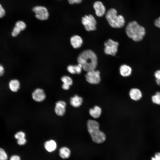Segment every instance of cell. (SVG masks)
<instances>
[{"mask_svg":"<svg viewBox=\"0 0 160 160\" xmlns=\"http://www.w3.org/2000/svg\"><path fill=\"white\" fill-rule=\"evenodd\" d=\"M33 99L35 101L40 102L44 100L46 97L44 91L42 89H36L32 94Z\"/></svg>","mask_w":160,"mask_h":160,"instance_id":"obj_10","label":"cell"},{"mask_svg":"<svg viewBox=\"0 0 160 160\" xmlns=\"http://www.w3.org/2000/svg\"><path fill=\"white\" fill-rule=\"evenodd\" d=\"M70 42L74 48L77 49L81 46L83 43V40L81 37L76 35L72 36L71 38Z\"/></svg>","mask_w":160,"mask_h":160,"instance_id":"obj_12","label":"cell"},{"mask_svg":"<svg viewBox=\"0 0 160 160\" xmlns=\"http://www.w3.org/2000/svg\"><path fill=\"white\" fill-rule=\"evenodd\" d=\"M10 160H21L20 157L17 155H13L10 158Z\"/></svg>","mask_w":160,"mask_h":160,"instance_id":"obj_32","label":"cell"},{"mask_svg":"<svg viewBox=\"0 0 160 160\" xmlns=\"http://www.w3.org/2000/svg\"><path fill=\"white\" fill-rule=\"evenodd\" d=\"M154 75L156 84L160 85V70L156 71L154 72Z\"/></svg>","mask_w":160,"mask_h":160,"instance_id":"obj_26","label":"cell"},{"mask_svg":"<svg viewBox=\"0 0 160 160\" xmlns=\"http://www.w3.org/2000/svg\"><path fill=\"white\" fill-rule=\"evenodd\" d=\"M70 86L68 84L63 83L62 85V87L64 89L67 90L69 89Z\"/></svg>","mask_w":160,"mask_h":160,"instance_id":"obj_34","label":"cell"},{"mask_svg":"<svg viewBox=\"0 0 160 160\" xmlns=\"http://www.w3.org/2000/svg\"><path fill=\"white\" fill-rule=\"evenodd\" d=\"M5 14V10L2 5L0 3V18L3 17Z\"/></svg>","mask_w":160,"mask_h":160,"instance_id":"obj_28","label":"cell"},{"mask_svg":"<svg viewBox=\"0 0 160 160\" xmlns=\"http://www.w3.org/2000/svg\"><path fill=\"white\" fill-rule=\"evenodd\" d=\"M105 18L110 25L113 28H121L125 24L124 17L122 15H118L117 10L113 8L107 11L105 13Z\"/></svg>","mask_w":160,"mask_h":160,"instance_id":"obj_4","label":"cell"},{"mask_svg":"<svg viewBox=\"0 0 160 160\" xmlns=\"http://www.w3.org/2000/svg\"><path fill=\"white\" fill-rule=\"evenodd\" d=\"M100 72L98 70H92L87 72L85 75L86 81L92 84H97L100 81Z\"/></svg>","mask_w":160,"mask_h":160,"instance_id":"obj_8","label":"cell"},{"mask_svg":"<svg viewBox=\"0 0 160 160\" xmlns=\"http://www.w3.org/2000/svg\"><path fill=\"white\" fill-rule=\"evenodd\" d=\"M93 6L97 16L101 17L106 13V8L101 1H96L93 3Z\"/></svg>","mask_w":160,"mask_h":160,"instance_id":"obj_9","label":"cell"},{"mask_svg":"<svg viewBox=\"0 0 160 160\" xmlns=\"http://www.w3.org/2000/svg\"><path fill=\"white\" fill-rule=\"evenodd\" d=\"M44 145L45 149L49 152H52L54 151L57 147L56 143L52 140L46 141Z\"/></svg>","mask_w":160,"mask_h":160,"instance_id":"obj_16","label":"cell"},{"mask_svg":"<svg viewBox=\"0 0 160 160\" xmlns=\"http://www.w3.org/2000/svg\"><path fill=\"white\" fill-rule=\"evenodd\" d=\"M8 86L9 90L12 92H15L18 91L20 86L19 81L16 79H13L9 82Z\"/></svg>","mask_w":160,"mask_h":160,"instance_id":"obj_15","label":"cell"},{"mask_svg":"<svg viewBox=\"0 0 160 160\" xmlns=\"http://www.w3.org/2000/svg\"><path fill=\"white\" fill-rule=\"evenodd\" d=\"M61 80L63 83L65 84L71 86L73 84V80L69 76H65L61 78Z\"/></svg>","mask_w":160,"mask_h":160,"instance_id":"obj_23","label":"cell"},{"mask_svg":"<svg viewBox=\"0 0 160 160\" xmlns=\"http://www.w3.org/2000/svg\"><path fill=\"white\" fill-rule=\"evenodd\" d=\"M154 24L156 27L160 29V16L155 20Z\"/></svg>","mask_w":160,"mask_h":160,"instance_id":"obj_29","label":"cell"},{"mask_svg":"<svg viewBox=\"0 0 160 160\" xmlns=\"http://www.w3.org/2000/svg\"><path fill=\"white\" fill-rule=\"evenodd\" d=\"M33 11L35 13L36 18L41 20H47L49 17L48 10L45 7L41 6H36L32 9Z\"/></svg>","mask_w":160,"mask_h":160,"instance_id":"obj_7","label":"cell"},{"mask_svg":"<svg viewBox=\"0 0 160 160\" xmlns=\"http://www.w3.org/2000/svg\"><path fill=\"white\" fill-rule=\"evenodd\" d=\"M78 63L87 72L95 70L97 64V57L95 53L90 50H86L81 52L77 58Z\"/></svg>","mask_w":160,"mask_h":160,"instance_id":"obj_1","label":"cell"},{"mask_svg":"<svg viewBox=\"0 0 160 160\" xmlns=\"http://www.w3.org/2000/svg\"><path fill=\"white\" fill-rule=\"evenodd\" d=\"M105 53L107 55L114 56L118 51L119 44L111 39H109L104 43Z\"/></svg>","mask_w":160,"mask_h":160,"instance_id":"obj_6","label":"cell"},{"mask_svg":"<svg viewBox=\"0 0 160 160\" xmlns=\"http://www.w3.org/2000/svg\"><path fill=\"white\" fill-rule=\"evenodd\" d=\"M88 131L92 141L97 143H101L106 140L105 134L100 130V125L97 121L89 119L87 123Z\"/></svg>","mask_w":160,"mask_h":160,"instance_id":"obj_3","label":"cell"},{"mask_svg":"<svg viewBox=\"0 0 160 160\" xmlns=\"http://www.w3.org/2000/svg\"><path fill=\"white\" fill-rule=\"evenodd\" d=\"M81 23L86 30L87 31L96 30V21L94 17L92 15H85L82 18Z\"/></svg>","mask_w":160,"mask_h":160,"instance_id":"obj_5","label":"cell"},{"mask_svg":"<svg viewBox=\"0 0 160 160\" xmlns=\"http://www.w3.org/2000/svg\"><path fill=\"white\" fill-rule=\"evenodd\" d=\"M151 160H160V153H156L154 157L151 158Z\"/></svg>","mask_w":160,"mask_h":160,"instance_id":"obj_31","label":"cell"},{"mask_svg":"<svg viewBox=\"0 0 160 160\" xmlns=\"http://www.w3.org/2000/svg\"><path fill=\"white\" fill-rule=\"evenodd\" d=\"M82 97L77 95H76L70 99L71 105L74 107H78L80 106L83 102Z\"/></svg>","mask_w":160,"mask_h":160,"instance_id":"obj_19","label":"cell"},{"mask_svg":"<svg viewBox=\"0 0 160 160\" xmlns=\"http://www.w3.org/2000/svg\"><path fill=\"white\" fill-rule=\"evenodd\" d=\"M82 69V65L79 63L75 65H69L67 68L68 71L72 74H79L81 73Z\"/></svg>","mask_w":160,"mask_h":160,"instance_id":"obj_18","label":"cell"},{"mask_svg":"<svg viewBox=\"0 0 160 160\" xmlns=\"http://www.w3.org/2000/svg\"><path fill=\"white\" fill-rule=\"evenodd\" d=\"M8 156L5 151L0 148V160H7Z\"/></svg>","mask_w":160,"mask_h":160,"instance_id":"obj_25","label":"cell"},{"mask_svg":"<svg viewBox=\"0 0 160 160\" xmlns=\"http://www.w3.org/2000/svg\"><path fill=\"white\" fill-rule=\"evenodd\" d=\"M71 152L70 149L66 147H63L60 148L59 150V155L63 159H67L69 157Z\"/></svg>","mask_w":160,"mask_h":160,"instance_id":"obj_21","label":"cell"},{"mask_svg":"<svg viewBox=\"0 0 160 160\" xmlns=\"http://www.w3.org/2000/svg\"><path fill=\"white\" fill-rule=\"evenodd\" d=\"M4 68L3 66L0 64V77L2 76L4 73Z\"/></svg>","mask_w":160,"mask_h":160,"instance_id":"obj_33","label":"cell"},{"mask_svg":"<svg viewBox=\"0 0 160 160\" xmlns=\"http://www.w3.org/2000/svg\"><path fill=\"white\" fill-rule=\"evenodd\" d=\"M153 102L157 105H160V92H157L152 97Z\"/></svg>","mask_w":160,"mask_h":160,"instance_id":"obj_22","label":"cell"},{"mask_svg":"<svg viewBox=\"0 0 160 160\" xmlns=\"http://www.w3.org/2000/svg\"><path fill=\"white\" fill-rule=\"evenodd\" d=\"M90 115L93 118L96 119L99 118L101 114L102 109L99 106H95L89 111Z\"/></svg>","mask_w":160,"mask_h":160,"instance_id":"obj_20","label":"cell"},{"mask_svg":"<svg viewBox=\"0 0 160 160\" xmlns=\"http://www.w3.org/2000/svg\"><path fill=\"white\" fill-rule=\"evenodd\" d=\"M69 3L71 5L75 4H79L80 3L82 0H68Z\"/></svg>","mask_w":160,"mask_h":160,"instance_id":"obj_30","label":"cell"},{"mask_svg":"<svg viewBox=\"0 0 160 160\" xmlns=\"http://www.w3.org/2000/svg\"><path fill=\"white\" fill-rule=\"evenodd\" d=\"M55 111L58 116L63 115L65 112L66 103L63 101H59L56 103Z\"/></svg>","mask_w":160,"mask_h":160,"instance_id":"obj_11","label":"cell"},{"mask_svg":"<svg viewBox=\"0 0 160 160\" xmlns=\"http://www.w3.org/2000/svg\"><path fill=\"white\" fill-rule=\"evenodd\" d=\"M25 133L23 131H19L17 132L14 135L15 138L17 140V143L19 145H25L26 142L25 138Z\"/></svg>","mask_w":160,"mask_h":160,"instance_id":"obj_17","label":"cell"},{"mask_svg":"<svg viewBox=\"0 0 160 160\" xmlns=\"http://www.w3.org/2000/svg\"><path fill=\"white\" fill-rule=\"evenodd\" d=\"M125 32L129 38L136 42L142 40L146 33L145 28L135 20L128 23L126 28Z\"/></svg>","mask_w":160,"mask_h":160,"instance_id":"obj_2","label":"cell"},{"mask_svg":"<svg viewBox=\"0 0 160 160\" xmlns=\"http://www.w3.org/2000/svg\"><path fill=\"white\" fill-rule=\"evenodd\" d=\"M21 31L19 28L15 26L12 31V35L13 37H16L20 33Z\"/></svg>","mask_w":160,"mask_h":160,"instance_id":"obj_27","label":"cell"},{"mask_svg":"<svg viewBox=\"0 0 160 160\" xmlns=\"http://www.w3.org/2000/svg\"><path fill=\"white\" fill-rule=\"evenodd\" d=\"M15 26L19 28L21 31L25 30L26 28L25 23L21 20H19L17 22Z\"/></svg>","mask_w":160,"mask_h":160,"instance_id":"obj_24","label":"cell"},{"mask_svg":"<svg viewBox=\"0 0 160 160\" xmlns=\"http://www.w3.org/2000/svg\"><path fill=\"white\" fill-rule=\"evenodd\" d=\"M120 73L121 76L124 77L130 76L132 74V69L129 65L123 64L121 65L119 68Z\"/></svg>","mask_w":160,"mask_h":160,"instance_id":"obj_14","label":"cell"},{"mask_svg":"<svg viewBox=\"0 0 160 160\" xmlns=\"http://www.w3.org/2000/svg\"><path fill=\"white\" fill-rule=\"evenodd\" d=\"M129 95L132 100L135 101H138L141 98L142 93L139 89L133 88L130 90Z\"/></svg>","mask_w":160,"mask_h":160,"instance_id":"obj_13","label":"cell"}]
</instances>
